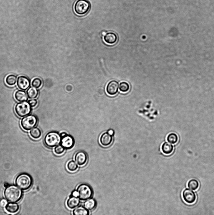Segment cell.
Returning <instances> with one entry per match:
<instances>
[{
    "instance_id": "cell-16",
    "label": "cell",
    "mask_w": 214,
    "mask_h": 215,
    "mask_svg": "<svg viewBox=\"0 0 214 215\" xmlns=\"http://www.w3.org/2000/svg\"><path fill=\"white\" fill-rule=\"evenodd\" d=\"M14 97L15 99L20 102H25L28 100L27 94L22 90H19L16 92Z\"/></svg>"
},
{
    "instance_id": "cell-14",
    "label": "cell",
    "mask_w": 214,
    "mask_h": 215,
    "mask_svg": "<svg viewBox=\"0 0 214 215\" xmlns=\"http://www.w3.org/2000/svg\"><path fill=\"white\" fill-rule=\"evenodd\" d=\"M80 204V200L78 198L70 196L67 200L66 204L67 207L70 209H73L78 206Z\"/></svg>"
},
{
    "instance_id": "cell-2",
    "label": "cell",
    "mask_w": 214,
    "mask_h": 215,
    "mask_svg": "<svg viewBox=\"0 0 214 215\" xmlns=\"http://www.w3.org/2000/svg\"><path fill=\"white\" fill-rule=\"evenodd\" d=\"M78 194L77 198L81 201H86L91 198L93 194V190L88 184L83 183L79 184L76 190Z\"/></svg>"
},
{
    "instance_id": "cell-22",
    "label": "cell",
    "mask_w": 214,
    "mask_h": 215,
    "mask_svg": "<svg viewBox=\"0 0 214 215\" xmlns=\"http://www.w3.org/2000/svg\"><path fill=\"white\" fill-rule=\"evenodd\" d=\"M31 137L34 139H38L41 136L42 132L40 129L37 127L32 128L30 132Z\"/></svg>"
},
{
    "instance_id": "cell-6",
    "label": "cell",
    "mask_w": 214,
    "mask_h": 215,
    "mask_svg": "<svg viewBox=\"0 0 214 215\" xmlns=\"http://www.w3.org/2000/svg\"><path fill=\"white\" fill-rule=\"evenodd\" d=\"M37 122L38 119L36 116L30 115L22 119L21 124L23 130L29 131L36 126Z\"/></svg>"
},
{
    "instance_id": "cell-25",
    "label": "cell",
    "mask_w": 214,
    "mask_h": 215,
    "mask_svg": "<svg viewBox=\"0 0 214 215\" xmlns=\"http://www.w3.org/2000/svg\"><path fill=\"white\" fill-rule=\"evenodd\" d=\"M178 139V135L174 133H171L169 134L167 138V141L169 143L174 144L177 142Z\"/></svg>"
},
{
    "instance_id": "cell-7",
    "label": "cell",
    "mask_w": 214,
    "mask_h": 215,
    "mask_svg": "<svg viewBox=\"0 0 214 215\" xmlns=\"http://www.w3.org/2000/svg\"><path fill=\"white\" fill-rule=\"evenodd\" d=\"M31 108L28 102H23L18 103L16 105L15 110L18 116L24 117L30 113L31 110Z\"/></svg>"
},
{
    "instance_id": "cell-12",
    "label": "cell",
    "mask_w": 214,
    "mask_h": 215,
    "mask_svg": "<svg viewBox=\"0 0 214 215\" xmlns=\"http://www.w3.org/2000/svg\"><path fill=\"white\" fill-rule=\"evenodd\" d=\"M119 84L116 80H112L107 84L106 87V92L107 93L111 96L116 95L118 92Z\"/></svg>"
},
{
    "instance_id": "cell-29",
    "label": "cell",
    "mask_w": 214,
    "mask_h": 215,
    "mask_svg": "<svg viewBox=\"0 0 214 215\" xmlns=\"http://www.w3.org/2000/svg\"><path fill=\"white\" fill-rule=\"evenodd\" d=\"M42 84L41 80L39 78H35L32 82V85L33 87L37 89L40 88Z\"/></svg>"
},
{
    "instance_id": "cell-32",
    "label": "cell",
    "mask_w": 214,
    "mask_h": 215,
    "mask_svg": "<svg viewBox=\"0 0 214 215\" xmlns=\"http://www.w3.org/2000/svg\"><path fill=\"white\" fill-rule=\"evenodd\" d=\"M107 132L110 135H112V136H113L114 134V131L112 130V129H110L109 130L108 132Z\"/></svg>"
},
{
    "instance_id": "cell-33",
    "label": "cell",
    "mask_w": 214,
    "mask_h": 215,
    "mask_svg": "<svg viewBox=\"0 0 214 215\" xmlns=\"http://www.w3.org/2000/svg\"><path fill=\"white\" fill-rule=\"evenodd\" d=\"M70 195L77 198L78 194L76 191L75 190L73 191Z\"/></svg>"
},
{
    "instance_id": "cell-27",
    "label": "cell",
    "mask_w": 214,
    "mask_h": 215,
    "mask_svg": "<svg viewBox=\"0 0 214 215\" xmlns=\"http://www.w3.org/2000/svg\"><path fill=\"white\" fill-rule=\"evenodd\" d=\"M130 86L127 82H121L119 85V90L122 92H126L129 90Z\"/></svg>"
},
{
    "instance_id": "cell-23",
    "label": "cell",
    "mask_w": 214,
    "mask_h": 215,
    "mask_svg": "<svg viewBox=\"0 0 214 215\" xmlns=\"http://www.w3.org/2000/svg\"><path fill=\"white\" fill-rule=\"evenodd\" d=\"M66 167L67 170L72 173L76 172L78 168V164L73 160H70L67 162Z\"/></svg>"
},
{
    "instance_id": "cell-19",
    "label": "cell",
    "mask_w": 214,
    "mask_h": 215,
    "mask_svg": "<svg viewBox=\"0 0 214 215\" xmlns=\"http://www.w3.org/2000/svg\"><path fill=\"white\" fill-rule=\"evenodd\" d=\"M174 149L173 145L167 142L164 143L161 146L163 152L166 155H169L172 153Z\"/></svg>"
},
{
    "instance_id": "cell-20",
    "label": "cell",
    "mask_w": 214,
    "mask_h": 215,
    "mask_svg": "<svg viewBox=\"0 0 214 215\" xmlns=\"http://www.w3.org/2000/svg\"><path fill=\"white\" fill-rule=\"evenodd\" d=\"M6 209L9 212L14 213L18 212L20 207L19 205L15 203H9L7 204L6 207Z\"/></svg>"
},
{
    "instance_id": "cell-5",
    "label": "cell",
    "mask_w": 214,
    "mask_h": 215,
    "mask_svg": "<svg viewBox=\"0 0 214 215\" xmlns=\"http://www.w3.org/2000/svg\"><path fill=\"white\" fill-rule=\"evenodd\" d=\"M90 7V3L87 0H78L74 4V9L77 15L83 16L89 11Z\"/></svg>"
},
{
    "instance_id": "cell-11",
    "label": "cell",
    "mask_w": 214,
    "mask_h": 215,
    "mask_svg": "<svg viewBox=\"0 0 214 215\" xmlns=\"http://www.w3.org/2000/svg\"><path fill=\"white\" fill-rule=\"evenodd\" d=\"M17 83V86L20 89L26 91L30 87L31 82L29 79L27 77L21 76L18 77Z\"/></svg>"
},
{
    "instance_id": "cell-3",
    "label": "cell",
    "mask_w": 214,
    "mask_h": 215,
    "mask_svg": "<svg viewBox=\"0 0 214 215\" xmlns=\"http://www.w3.org/2000/svg\"><path fill=\"white\" fill-rule=\"evenodd\" d=\"M16 185L21 190H27L31 187L33 180L31 177L26 173H22L19 175L15 181Z\"/></svg>"
},
{
    "instance_id": "cell-1",
    "label": "cell",
    "mask_w": 214,
    "mask_h": 215,
    "mask_svg": "<svg viewBox=\"0 0 214 215\" xmlns=\"http://www.w3.org/2000/svg\"><path fill=\"white\" fill-rule=\"evenodd\" d=\"M6 198L9 202H17L21 200L22 197V192L18 187L11 185L7 187L4 192Z\"/></svg>"
},
{
    "instance_id": "cell-35",
    "label": "cell",
    "mask_w": 214,
    "mask_h": 215,
    "mask_svg": "<svg viewBox=\"0 0 214 215\" xmlns=\"http://www.w3.org/2000/svg\"><path fill=\"white\" fill-rule=\"evenodd\" d=\"M102 34L103 35H105V32H103Z\"/></svg>"
},
{
    "instance_id": "cell-18",
    "label": "cell",
    "mask_w": 214,
    "mask_h": 215,
    "mask_svg": "<svg viewBox=\"0 0 214 215\" xmlns=\"http://www.w3.org/2000/svg\"><path fill=\"white\" fill-rule=\"evenodd\" d=\"M84 206L89 211H92L96 208L97 202L95 199L91 198L84 202Z\"/></svg>"
},
{
    "instance_id": "cell-15",
    "label": "cell",
    "mask_w": 214,
    "mask_h": 215,
    "mask_svg": "<svg viewBox=\"0 0 214 215\" xmlns=\"http://www.w3.org/2000/svg\"><path fill=\"white\" fill-rule=\"evenodd\" d=\"M104 39L107 44H113L116 42L117 37L115 33L112 32H109L105 34Z\"/></svg>"
},
{
    "instance_id": "cell-8",
    "label": "cell",
    "mask_w": 214,
    "mask_h": 215,
    "mask_svg": "<svg viewBox=\"0 0 214 215\" xmlns=\"http://www.w3.org/2000/svg\"><path fill=\"white\" fill-rule=\"evenodd\" d=\"M74 159L78 165L83 166L87 163L88 157L87 154L84 151H79L75 154Z\"/></svg>"
},
{
    "instance_id": "cell-26",
    "label": "cell",
    "mask_w": 214,
    "mask_h": 215,
    "mask_svg": "<svg viewBox=\"0 0 214 215\" xmlns=\"http://www.w3.org/2000/svg\"><path fill=\"white\" fill-rule=\"evenodd\" d=\"M17 81V77L13 74L8 75L6 78V81L8 85L13 86L16 84Z\"/></svg>"
},
{
    "instance_id": "cell-30",
    "label": "cell",
    "mask_w": 214,
    "mask_h": 215,
    "mask_svg": "<svg viewBox=\"0 0 214 215\" xmlns=\"http://www.w3.org/2000/svg\"><path fill=\"white\" fill-rule=\"evenodd\" d=\"M28 102L31 108L36 107L38 104V101L37 100L34 99L29 100Z\"/></svg>"
},
{
    "instance_id": "cell-10",
    "label": "cell",
    "mask_w": 214,
    "mask_h": 215,
    "mask_svg": "<svg viewBox=\"0 0 214 215\" xmlns=\"http://www.w3.org/2000/svg\"><path fill=\"white\" fill-rule=\"evenodd\" d=\"M183 198L184 201L188 204H193L196 200L195 193L190 189L186 188L183 192Z\"/></svg>"
},
{
    "instance_id": "cell-31",
    "label": "cell",
    "mask_w": 214,
    "mask_h": 215,
    "mask_svg": "<svg viewBox=\"0 0 214 215\" xmlns=\"http://www.w3.org/2000/svg\"><path fill=\"white\" fill-rule=\"evenodd\" d=\"M7 202L5 199H2L0 201V207L2 208L6 207L7 204Z\"/></svg>"
},
{
    "instance_id": "cell-4",
    "label": "cell",
    "mask_w": 214,
    "mask_h": 215,
    "mask_svg": "<svg viewBox=\"0 0 214 215\" xmlns=\"http://www.w3.org/2000/svg\"><path fill=\"white\" fill-rule=\"evenodd\" d=\"M61 137L56 132L51 131L45 136L44 141L45 145L49 148H53L60 143Z\"/></svg>"
},
{
    "instance_id": "cell-9",
    "label": "cell",
    "mask_w": 214,
    "mask_h": 215,
    "mask_svg": "<svg viewBox=\"0 0 214 215\" xmlns=\"http://www.w3.org/2000/svg\"><path fill=\"white\" fill-rule=\"evenodd\" d=\"M60 144L65 149H72L75 144V140L74 138L70 135L67 134L61 137Z\"/></svg>"
},
{
    "instance_id": "cell-24",
    "label": "cell",
    "mask_w": 214,
    "mask_h": 215,
    "mask_svg": "<svg viewBox=\"0 0 214 215\" xmlns=\"http://www.w3.org/2000/svg\"><path fill=\"white\" fill-rule=\"evenodd\" d=\"M188 188L193 191L197 190L199 187V183L196 180L192 179L189 181L188 184Z\"/></svg>"
},
{
    "instance_id": "cell-34",
    "label": "cell",
    "mask_w": 214,
    "mask_h": 215,
    "mask_svg": "<svg viewBox=\"0 0 214 215\" xmlns=\"http://www.w3.org/2000/svg\"><path fill=\"white\" fill-rule=\"evenodd\" d=\"M67 134L66 132H62L61 133H60V136L61 138V137H62L66 135Z\"/></svg>"
},
{
    "instance_id": "cell-13",
    "label": "cell",
    "mask_w": 214,
    "mask_h": 215,
    "mask_svg": "<svg viewBox=\"0 0 214 215\" xmlns=\"http://www.w3.org/2000/svg\"><path fill=\"white\" fill-rule=\"evenodd\" d=\"M113 141V136L109 134L108 132L103 133L100 138V142L101 145L104 147L109 146Z\"/></svg>"
},
{
    "instance_id": "cell-21",
    "label": "cell",
    "mask_w": 214,
    "mask_h": 215,
    "mask_svg": "<svg viewBox=\"0 0 214 215\" xmlns=\"http://www.w3.org/2000/svg\"><path fill=\"white\" fill-rule=\"evenodd\" d=\"M26 92L28 97L31 99L36 98L39 94L38 90L33 87H31L28 89Z\"/></svg>"
},
{
    "instance_id": "cell-28",
    "label": "cell",
    "mask_w": 214,
    "mask_h": 215,
    "mask_svg": "<svg viewBox=\"0 0 214 215\" xmlns=\"http://www.w3.org/2000/svg\"><path fill=\"white\" fill-rule=\"evenodd\" d=\"M65 150V148L60 144L55 147L54 149V152L56 155H60L64 153Z\"/></svg>"
},
{
    "instance_id": "cell-17",
    "label": "cell",
    "mask_w": 214,
    "mask_h": 215,
    "mask_svg": "<svg viewBox=\"0 0 214 215\" xmlns=\"http://www.w3.org/2000/svg\"><path fill=\"white\" fill-rule=\"evenodd\" d=\"M72 214L74 215H89V211L83 206H78L73 210Z\"/></svg>"
}]
</instances>
